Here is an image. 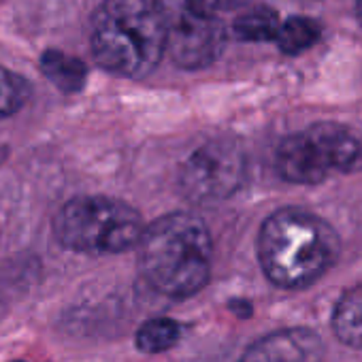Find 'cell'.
<instances>
[{"mask_svg": "<svg viewBox=\"0 0 362 362\" xmlns=\"http://www.w3.org/2000/svg\"><path fill=\"white\" fill-rule=\"evenodd\" d=\"M181 337V328L175 320L156 317L145 322L136 332V347L145 354H160L170 349Z\"/></svg>", "mask_w": 362, "mask_h": 362, "instance_id": "13", "label": "cell"}, {"mask_svg": "<svg viewBox=\"0 0 362 362\" xmlns=\"http://www.w3.org/2000/svg\"><path fill=\"white\" fill-rule=\"evenodd\" d=\"M362 156L360 141L341 124L320 122L286 136L275 156L277 173L290 184H322L332 173H345Z\"/></svg>", "mask_w": 362, "mask_h": 362, "instance_id": "5", "label": "cell"}, {"mask_svg": "<svg viewBox=\"0 0 362 362\" xmlns=\"http://www.w3.org/2000/svg\"><path fill=\"white\" fill-rule=\"evenodd\" d=\"M28 98V83L24 77L0 66V119L18 113Z\"/></svg>", "mask_w": 362, "mask_h": 362, "instance_id": "14", "label": "cell"}, {"mask_svg": "<svg viewBox=\"0 0 362 362\" xmlns=\"http://www.w3.org/2000/svg\"><path fill=\"white\" fill-rule=\"evenodd\" d=\"M277 30H279V18L269 7H256L247 13H241L233 24L235 37L252 43L275 41Z\"/></svg>", "mask_w": 362, "mask_h": 362, "instance_id": "12", "label": "cell"}, {"mask_svg": "<svg viewBox=\"0 0 362 362\" xmlns=\"http://www.w3.org/2000/svg\"><path fill=\"white\" fill-rule=\"evenodd\" d=\"M162 30L164 54L181 69L197 71L214 64L226 45L218 16L197 0H153Z\"/></svg>", "mask_w": 362, "mask_h": 362, "instance_id": "6", "label": "cell"}, {"mask_svg": "<svg viewBox=\"0 0 362 362\" xmlns=\"http://www.w3.org/2000/svg\"><path fill=\"white\" fill-rule=\"evenodd\" d=\"M197 3H201L203 7H207L209 11H214V9H224V7L237 5L239 0H197Z\"/></svg>", "mask_w": 362, "mask_h": 362, "instance_id": "15", "label": "cell"}, {"mask_svg": "<svg viewBox=\"0 0 362 362\" xmlns=\"http://www.w3.org/2000/svg\"><path fill=\"white\" fill-rule=\"evenodd\" d=\"M339 256V237L320 216L286 207L264 220L258 235V258L264 275L279 288L315 284Z\"/></svg>", "mask_w": 362, "mask_h": 362, "instance_id": "2", "label": "cell"}, {"mask_svg": "<svg viewBox=\"0 0 362 362\" xmlns=\"http://www.w3.org/2000/svg\"><path fill=\"white\" fill-rule=\"evenodd\" d=\"M320 35H322V28L315 20L294 16V18H288L284 24H279L275 41L284 54L296 56V54H303L309 47H313L315 41L320 39Z\"/></svg>", "mask_w": 362, "mask_h": 362, "instance_id": "11", "label": "cell"}, {"mask_svg": "<svg viewBox=\"0 0 362 362\" xmlns=\"http://www.w3.org/2000/svg\"><path fill=\"white\" fill-rule=\"evenodd\" d=\"M41 71L62 92H79L88 77V69L79 58L58 49H49L43 54Z\"/></svg>", "mask_w": 362, "mask_h": 362, "instance_id": "10", "label": "cell"}, {"mask_svg": "<svg viewBox=\"0 0 362 362\" xmlns=\"http://www.w3.org/2000/svg\"><path fill=\"white\" fill-rule=\"evenodd\" d=\"M243 175L245 162L237 145L214 141L188 158L181 170V188L197 203H216L239 190Z\"/></svg>", "mask_w": 362, "mask_h": 362, "instance_id": "7", "label": "cell"}, {"mask_svg": "<svg viewBox=\"0 0 362 362\" xmlns=\"http://www.w3.org/2000/svg\"><path fill=\"white\" fill-rule=\"evenodd\" d=\"M332 328L345 345L362 349V286L347 290L339 298L332 313Z\"/></svg>", "mask_w": 362, "mask_h": 362, "instance_id": "9", "label": "cell"}, {"mask_svg": "<svg viewBox=\"0 0 362 362\" xmlns=\"http://www.w3.org/2000/svg\"><path fill=\"white\" fill-rule=\"evenodd\" d=\"M54 233L64 247L79 254H119L139 243L143 222L124 201L79 197L60 209Z\"/></svg>", "mask_w": 362, "mask_h": 362, "instance_id": "4", "label": "cell"}, {"mask_svg": "<svg viewBox=\"0 0 362 362\" xmlns=\"http://www.w3.org/2000/svg\"><path fill=\"white\" fill-rule=\"evenodd\" d=\"M356 18H358L360 26H362V0H358V3H356Z\"/></svg>", "mask_w": 362, "mask_h": 362, "instance_id": "16", "label": "cell"}, {"mask_svg": "<svg viewBox=\"0 0 362 362\" xmlns=\"http://www.w3.org/2000/svg\"><path fill=\"white\" fill-rule=\"evenodd\" d=\"M96 62L124 77L149 75L164 56V30L153 0H105L92 18Z\"/></svg>", "mask_w": 362, "mask_h": 362, "instance_id": "3", "label": "cell"}, {"mask_svg": "<svg viewBox=\"0 0 362 362\" xmlns=\"http://www.w3.org/2000/svg\"><path fill=\"white\" fill-rule=\"evenodd\" d=\"M139 269L145 281L164 296L197 294L211 271V235L205 222L186 211L162 216L139 239Z\"/></svg>", "mask_w": 362, "mask_h": 362, "instance_id": "1", "label": "cell"}, {"mask_svg": "<svg viewBox=\"0 0 362 362\" xmlns=\"http://www.w3.org/2000/svg\"><path fill=\"white\" fill-rule=\"evenodd\" d=\"M324 343L311 328L271 332L245 349L239 362H322Z\"/></svg>", "mask_w": 362, "mask_h": 362, "instance_id": "8", "label": "cell"}]
</instances>
